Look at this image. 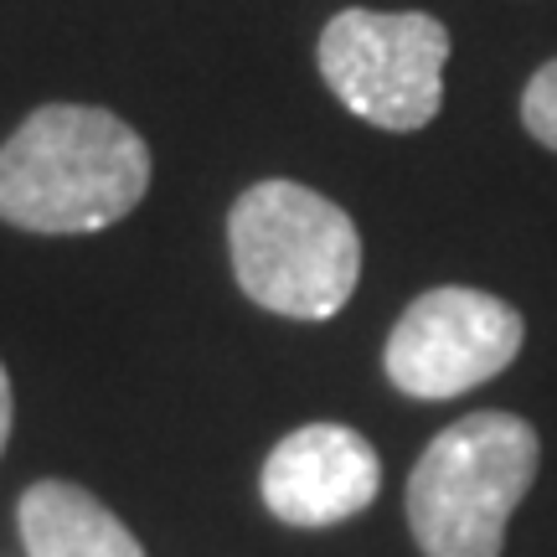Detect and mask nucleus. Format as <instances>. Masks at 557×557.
<instances>
[{"label":"nucleus","mask_w":557,"mask_h":557,"mask_svg":"<svg viewBox=\"0 0 557 557\" xmlns=\"http://www.w3.org/2000/svg\"><path fill=\"white\" fill-rule=\"evenodd\" d=\"M320 78L357 120L413 135L444 103L449 26L423 11H341L320 32Z\"/></svg>","instance_id":"4"},{"label":"nucleus","mask_w":557,"mask_h":557,"mask_svg":"<svg viewBox=\"0 0 557 557\" xmlns=\"http://www.w3.org/2000/svg\"><path fill=\"white\" fill-rule=\"evenodd\" d=\"M16 521L26 557H145L135 532L94 491L67 485V480L32 485L21 496Z\"/></svg>","instance_id":"7"},{"label":"nucleus","mask_w":557,"mask_h":557,"mask_svg":"<svg viewBox=\"0 0 557 557\" xmlns=\"http://www.w3.org/2000/svg\"><path fill=\"white\" fill-rule=\"evenodd\" d=\"M521 341H527V320L517 315V305L485 289L438 284L403 310L387 336L382 367L398 393L438 403L500 377L517 361Z\"/></svg>","instance_id":"5"},{"label":"nucleus","mask_w":557,"mask_h":557,"mask_svg":"<svg viewBox=\"0 0 557 557\" xmlns=\"http://www.w3.org/2000/svg\"><path fill=\"white\" fill-rule=\"evenodd\" d=\"M377 449L346 423H305L263 459V506L284 527H336L377 500Z\"/></svg>","instance_id":"6"},{"label":"nucleus","mask_w":557,"mask_h":557,"mask_svg":"<svg viewBox=\"0 0 557 557\" xmlns=\"http://www.w3.org/2000/svg\"><path fill=\"white\" fill-rule=\"evenodd\" d=\"M521 124L537 145L557 150V58L547 67H537L532 83L521 88Z\"/></svg>","instance_id":"8"},{"label":"nucleus","mask_w":557,"mask_h":557,"mask_svg":"<svg viewBox=\"0 0 557 557\" xmlns=\"http://www.w3.org/2000/svg\"><path fill=\"white\" fill-rule=\"evenodd\" d=\"M5 438H11V377L0 367V449H5Z\"/></svg>","instance_id":"9"},{"label":"nucleus","mask_w":557,"mask_h":557,"mask_svg":"<svg viewBox=\"0 0 557 557\" xmlns=\"http://www.w3.org/2000/svg\"><path fill=\"white\" fill-rule=\"evenodd\" d=\"M227 248L243 295L289 320H331L357 295L361 238L336 201L299 181H259L233 201Z\"/></svg>","instance_id":"3"},{"label":"nucleus","mask_w":557,"mask_h":557,"mask_svg":"<svg viewBox=\"0 0 557 557\" xmlns=\"http://www.w3.org/2000/svg\"><path fill=\"white\" fill-rule=\"evenodd\" d=\"M145 191L150 150L109 109L47 103L0 145V218L26 233H99Z\"/></svg>","instance_id":"1"},{"label":"nucleus","mask_w":557,"mask_h":557,"mask_svg":"<svg viewBox=\"0 0 557 557\" xmlns=\"http://www.w3.org/2000/svg\"><path fill=\"white\" fill-rule=\"evenodd\" d=\"M537 465L542 444L527 418L485 408L449 423L408 475V527L423 557H500Z\"/></svg>","instance_id":"2"}]
</instances>
